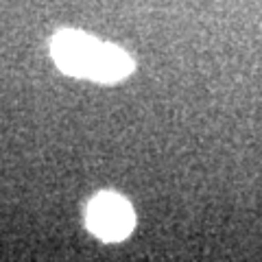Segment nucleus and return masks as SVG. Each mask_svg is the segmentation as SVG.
Here are the masks:
<instances>
[{
	"mask_svg": "<svg viewBox=\"0 0 262 262\" xmlns=\"http://www.w3.org/2000/svg\"><path fill=\"white\" fill-rule=\"evenodd\" d=\"M51 55L57 68L70 77H83L98 83H116L134 72V59L122 48L98 42L75 29L55 33Z\"/></svg>",
	"mask_w": 262,
	"mask_h": 262,
	"instance_id": "nucleus-1",
	"label": "nucleus"
},
{
	"mask_svg": "<svg viewBox=\"0 0 262 262\" xmlns=\"http://www.w3.org/2000/svg\"><path fill=\"white\" fill-rule=\"evenodd\" d=\"M85 223L92 234L103 241H122L136 225L134 208L116 192H98L85 210Z\"/></svg>",
	"mask_w": 262,
	"mask_h": 262,
	"instance_id": "nucleus-2",
	"label": "nucleus"
}]
</instances>
